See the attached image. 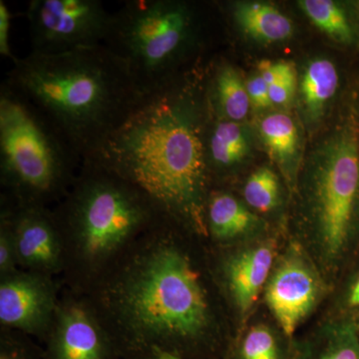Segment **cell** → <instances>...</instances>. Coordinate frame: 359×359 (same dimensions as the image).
<instances>
[{"label":"cell","mask_w":359,"mask_h":359,"mask_svg":"<svg viewBox=\"0 0 359 359\" xmlns=\"http://www.w3.org/2000/svg\"><path fill=\"white\" fill-rule=\"evenodd\" d=\"M339 318H359V264L347 278L339 297Z\"/></svg>","instance_id":"24"},{"label":"cell","mask_w":359,"mask_h":359,"mask_svg":"<svg viewBox=\"0 0 359 359\" xmlns=\"http://www.w3.org/2000/svg\"><path fill=\"white\" fill-rule=\"evenodd\" d=\"M250 102L257 108H268L273 105L269 98V86L261 75L250 78L245 84Z\"/></svg>","instance_id":"28"},{"label":"cell","mask_w":359,"mask_h":359,"mask_svg":"<svg viewBox=\"0 0 359 359\" xmlns=\"http://www.w3.org/2000/svg\"><path fill=\"white\" fill-rule=\"evenodd\" d=\"M314 25L344 46L359 45V25L348 11L332 0H302L299 2Z\"/></svg>","instance_id":"19"},{"label":"cell","mask_w":359,"mask_h":359,"mask_svg":"<svg viewBox=\"0 0 359 359\" xmlns=\"http://www.w3.org/2000/svg\"><path fill=\"white\" fill-rule=\"evenodd\" d=\"M276 244L263 241L231 255L224 266V278L238 313L245 316L264 292L275 266Z\"/></svg>","instance_id":"13"},{"label":"cell","mask_w":359,"mask_h":359,"mask_svg":"<svg viewBox=\"0 0 359 359\" xmlns=\"http://www.w3.org/2000/svg\"><path fill=\"white\" fill-rule=\"evenodd\" d=\"M11 11L4 0H0V54L2 57L11 58V61L15 60V56L11 52L9 44V35L11 27Z\"/></svg>","instance_id":"29"},{"label":"cell","mask_w":359,"mask_h":359,"mask_svg":"<svg viewBox=\"0 0 359 359\" xmlns=\"http://www.w3.org/2000/svg\"><path fill=\"white\" fill-rule=\"evenodd\" d=\"M306 245L325 280L359 244V125L347 106L306 187Z\"/></svg>","instance_id":"4"},{"label":"cell","mask_w":359,"mask_h":359,"mask_svg":"<svg viewBox=\"0 0 359 359\" xmlns=\"http://www.w3.org/2000/svg\"><path fill=\"white\" fill-rule=\"evenodd\" d=\"M355 11H356V13H358V16H359V2H358V4H355Z\"/></svg>","instance_id":"33"},{"label":"cell","mask_w":359,"mask_h":359,"mask_svg":"<svg viewBox=\"0 0 359 359\" xmlns=\"http://www.w3.org/2000/svg\"><path fill=\"white\" fill-rule=\"evenodd\" d=\"M25 15L32 53L42 55L103 45L112 20L99 0H32Z\"/></svg>","instance_id":"8"},{"label":"cell","mask_w":359,"mask_h":359,"mask_svg":"<svg viewBox=\"0 0 359 359\" xmlns=\"http://www.w3.org/2000/svg\"><path fill=\"white\" fill-rule=\"evenodd\" d=\"M233 16L238 27L259 41H283L289 39L294 32L290 18L276 7L261 2L235 4Z\"/></svg>","instance_id":"17"},{"label":"cell","mask_w":359,"mask_h":359,"mask_svg":"<svg viewBox=\"0 0 359 359\" xmlns=\"http://www.w3.org/2000/svg\"><path fill=\"white\" fill-rule=\"evenodd\" d=\"M4 83L39 111L82 162L129 115L142 96L105 46L13 61Z\"/></svg>","instance_id":"2"},{"label":"cell","mask_w":359,"mask_h":359,"mask_svg":"<svg viewBox=\"0 0 359 359\" xmlns=\"http://www.w3.org/2000/svg\"><path fill=\"white\" fill-rule=\"evenodd\" d=\"M294 359H359V323L337 318L295 344Z\"/></svg>","instance_id":"14"},{"label":"cell","mask_w":359,"mask_h":359,"mask_svg":"<svg viewBox=\"0 0 359 359\" xmlns=\"http://www.w3.org/2000/svg\"><path fill=\"white\" fill-rule=\"evenodd\" d=\"M190 76L142 96L84 161L128 182L165 219L205 235L211 175L205 161L199 77Z\"/></svg>","instance_id":"1"},{"label":"cell","mask_w":359,"mask_h":359,"mask_svg":"<svg viewBox=\"0 0 359 359\" xmlns=\"http://www.w3.org/2000/svg\"><path fill=\"white\" fill-rule=\"evenodd\" d=\"M325 276L301 243L292 242L276 257L264 287V301L285 339L313 313L325 295Z\"/></svg>","instance_id":"9"},{"label":"cell","mask_w":359,"mask_h":359,"mask_svg":"<svg viewBox=\"0 0 359 359\" xmlns=\"http://www.w3.org/2000/svg\"><path fill=\"white\" fill-rule=\"evenodd\" d=\"M2 218L11 226L18 263L28 268L52 269L60 261V228L43 205L16 204Z\"/></svg>","instance_id":"10"},{"label":"cell","mask_w":359,"mask_h":359,"mask_svg":"<svg viewBox=\"0 0 359 359\" xmlns=\"http://www.w3.org/2000/svg\"><path fill=\"white\" fill-rule=\"evenodd\" d=\"M54 311L53 294L44 278L28 273L4 276L0 285V321L25 332L44 330Z\"/></svg>","instance_id":"12"},{"label":"cell","mask_w":359,"mask_h":359,"mask_svg":"<svg viewBox=\"0 0 359 359\" xmlns=\"http://www.w3.org/2000/svg\"><path fill=\"white\" fill-rule=\"evenodd\" d=\"M259 75L263 77L268 86L283 80L297 79V72L294 66L283 61L280 62L262 61L259 65Z\"/></svg>","instance_id":"27"},{"label":"cell","mask_w":359,"mask_h":359,"mask_svg":"<svg viewBox=\"0 0 359 359\" xmlns=\"http://www.w3.org/2000/svg\"><path fill=\"white\" fill-rule=\"evenodd\" d=\"M245 202L257 211L275 209L280 201V182L273 170L261 168L250 175L244 188Z\"/></svg>","instance_id":"23"},{"label":"cell","mask_w":359,"mask_h":359,"mask_svg":"<svg viewBox=\"0 0 359 359\" xmlns=\"http://www.w3.org/2000/svg\"><path fill=\"white\" fill-rule=\"evenodd\" d=\"M56 325L44 359L124 358L125 348L115 344L82 306H66L58 313Z\"/></svg>","instance_id":"11"},{"label":"cell","mask_w":359,"mask_h":359,"mask_svg":"<svg viewBox=\"0 0 359 359\" xmlns=\"http://www.w3.org/2000/svg\"><path fill=\"white\" fill-rule=\"evenodd\" d=\"M341 82L339 68L330 59L311 61L302 75L301 93L302 102L309 117L316 119L325 105L339 91Z\"/></svg>","instance_id":"18"},{"label":"cell","mask_w":359,"mask_h":359,"mask_svg":"<svg viewBox=\"0 0 359 359\" xmlns=\"http://www.w3.org/2000/svg\"><path fill=\"white\" fill-rule=\"evenodd\" d=\"M82 160L39 110L2 82L0 176L15 204L43 205L65 196Z\"/></svg>","instance_id":"5"},{"label":"cell","mask_w":359,"mask_h":359,"mask_svg":"<svg viewBox=\"0 0 359 359\" xmlns=\"http://www.w3.org/2000/svg\"><path fill=\"white\" fill-rule=\"evenodd\" d=\"M353 101H351L353 104L354 110H355L356 117H358V121L359 125V96L355 97V98L353 99Z\"/></svg>","instance_id":"32"},{"label":"cell","mask_w":359,"mask_h":359,"mask_svg":"<svg viewBox=\"0 0 359 359\" xmlns=\"http://www.w3.org/2000/svg\"><path fill=\"white\" fill-rule=\"evenodd\" d=\"M204 129L205 161L210 175L211 170H224L235 166L244 159L249 143L244 129L238 122L217 118Z\"/></svg>","instance_id":"16"},{"label":"cell","mask_w":359,"mask_h":359,"mask_svg":"<svg viewBox=\"0 0 359 359\" xmlns=\"http://www.w3.org/2000/svg\"><path fill=\"white\" fill-rule=\"evenodd\" d=\"M16 263H18V259L13 231L6 219L2 218L0 231V271L2 276H7L13 273Z\"/></svg>","instance_id":"25"},{"label":"cell","mask_w":359,"mask_h":359,"mask_svg":"<svg viewBox=\"0 0 359 359\" xmlns=\"http://www.w3.org/2000/svg\"><path fill=\"white\" fill-rule=\"evenodd\" d=\"M297 79L283 80L269 85V93L271 103L276 105H285L294 96Z\"/></svg>","instance_id":"30"},{"label":"cell","mask_w":359,"mask_h":359,"mask_svg":"<svg viewBox=\"0 0 359 359\" xmlns=\"http://www.w3.org/2000/svg\"><path fill=\"white\" fill-rule=\"evenodd\" d=\"M198 43L196 11L174 0H129L112 13L104 44L128 70L141 95L184 76L181 65Z\"/></svg>","instance_id":"6"},{"label":"cell","mask_w":359,"mask_h":359,"mask_svg":"<svg viewBox=\"0 0 359 359\" xmlns=\"http://www.w3.org/2000/svg\"><path fill=\"white\" fill-rule=\"evenodd\" d=\"M259 217L231 194L211 192L207 203L208 231L222 242L248 237L259 228Z\"/></svg>","instance_id":"15"},{"label":"cell","mask_w":359,"mask_h":359,"mask_svg":"<svg viewBox=\"0 0 359 359\" xmlns=\"http://www.w3.org/2000/svg\"><path fill=\"white\" fill-rule=\"evenodd\" d=\"M358 323H359V320H358Z\"/></svg>","instance_id":"34"},{"label":"cell","mask_w":359,"mask_h":359,"mask_svg":"<svg viewBox=\"0 0 359 359\" xmlns=\"http://www.w3.org/2000/svg\"><path fill=\"white\" fill-rule=\"evenodd\" d=\"M218 113L224 116L222 119L238 122L247 117L250 109V98L247 87L240 73L229 65L217 67L214 78L211 79Z\"/></svg>","instance_id":"20"},{"label":"cell","mask_w":359,"mask_h":359,"mask_svg":"<svg viewBox=\"0 0 359 359\" xmlns=\"http://www.w3.org/2000/svg\"><path fill=\"white\" fill-rule=\"evenodd\" d=\"M116 302L128 325L125 348L163 346L195 355L207 344V294L190 259L174 245H156L136 259Z\"/></svg>","instance_id":"3"},{"label":"cell","mask_w":359,"mask_h":359,"mask_svg":"<svg viewBox=\"0 0 359 359\" xmlns=\"http://www.w3.org/2000/svg\"><path fill=\"white\" fill-rule=\"evenodd\" d=\"M0 359H39L25 346L18 344H2Z\"/></svg>","instance_id":"31"},{"label":"cell","mask_w":359,"mask_h":359,"mask_svg":"<svg viewBox=\"0 0 359 359\" xmlns=\"http://www.w3.org/2000/svg\"><path fill=\"white\" fill-rule=\"evenodd\" d=\"M295 344L266 325L250 327L231 348L228 359H294Z\"/></svg>","instance_id":"21"},{"label":"cell","mask_w":359,"mask_h":359,"mask_svg":"<svg viewBox=\"0 0 359 359\" xmlns=\"http://www.w3.org/2000/svg\"><path fill=\"white\" fill-rule=\"evenodd\" d=\"M195 355L163 346L132 347L125 351L123 359H193Z\"/></svg>","instance_id":"26"},{"label":"cell","mask_w":359,"mask_h":359,"mask_svg":"<svg viewBox=\"0 0 359 359\" xmlns=\"http://www.w3.org/2000/svg\"><path fill=\"white\" fill-rule=\"evenodd\" d=\"M259 132L264 145L283 166L289 164L297 154L299 134L294 120L283 113H273L264 118Z\"/></svg>","instance_id":"22"},{"label":"cell","mask_w":359,"mask_h":359,"mask_svg":"<svg viewBox=\"0 0 359 359\" xmlns=\"http://www.w3.org/2000/svg\"><path fill=\"white\" fill-rule=\"evenodd\" d=\"M65 196L54 217L92 263L112 256L139 231L163 218L135 187L91 161L82 162Z\"/></svg>","instance_id":"7"}]
</instances>
